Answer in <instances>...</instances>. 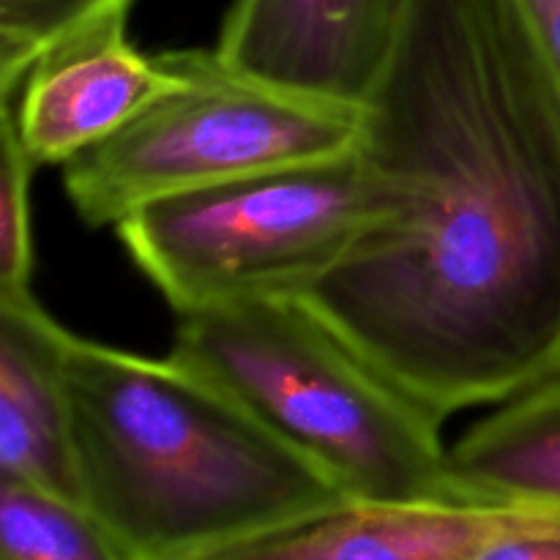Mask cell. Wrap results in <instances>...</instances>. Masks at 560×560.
Segmentation results:
<instances>
[{
    "instance_id": "7",
    "label": "cell",
    "mask_w": 560,
    "mask_h": 560,
    "mask_svg": "<svg viewBox=\"0 0 560 560\" xmlns=\"http://www.w3.org/2000/svg\"><path fill=\"white\" fill-rule=\"evenodd\" d=\"M402 0H233L219 58L257 82L361 109L386 63Z\"/></svg>"
},
{
    "instance_id": "9",
    "label": "cell",
    "mask_w": 560,
    "mask_h": 560,
    "mask_svg": "<svg viewBox=\"0 0 560 560\" xmlns=\"http://www.w3.org/2000/svg\"><path fill=\"white\" fill-rule=\"evenodd\" d=\"M63 339L33 290L0 295V479L82 503Z\"/></svg>"
},
{
    "instance_id": "3",
    "label": "cell",
    "mask_w": 560,
    "mask_h": 560,
    "mask_svg": "<svg viewBox=\"0 0 560 560\" xmlns=\"http://www.w3.org/2000/svg\"><path fill=\"white\" fill-rule=\"evenodd\" d=\"M167 355L224 388L350 501H459L441 416L301 295L184 312Z\"/></svg>"
},
{
    "instance_id": "15",
    "label": "cell",
    "mask_w": 560,
    "mask_h": 560,
    "mask_svg": "<svg viewBox=\"0 0 560 560\" xmlns=\"http://www.w3.org/2000/svg\"><path fill=\"white\" fill-rule=\"evenodd\" d=\"M514 5L560 88V0H514Z\"/></svg>"
},
{
    "instance_id": "10",
    "label": "cell",
    "mask_w": 560,
    "mask_h": 560,
    "mask_svg": "<svg viewBox=\"0 0 560 560\" xmlns=\"http://www.w3.org/2000/svg\"><path fill=\"white\" fill-rule=\"evenodd\" d=\"M459 501L560 509V370L498 402L448 446Z\"/></svg>"
},
{
    "instance_id": "14",
    "label": "cell",
    "mask_w": 560,
    "mask_h": 560,
    "mask_svg": "<svg viewBox=\"0 0 560 560\" xmlns=\"http://www.w3.org/2000/svg\"><path fill=\"white\" fill-rule=\"evenodd\" d=\"M470 560H560V509H520Z\"/></svg>"
},
{
    "instance_id": "1",
    "label": "cell",
    "mask_w": 560,
    "mask_h": 560,
    "mask_svg": "<svg viewBox=\"0 0 560 560\" xmlns=\"http://www.w3.org/2000/svg\"><path fill=\"white\" fill-rule=\"evenodd\" d=\"M377 219L301 299L441 419L560 370V88L514 0H402L361 107Z\"/></svg>"
},
{
    "instance_id": "11",
    "label": "cell",
    "mask_w": 560,
    "mask_h": 560,
    "mask_svg": "<svg viewBox=\"0 0 560 560\" xmlns=\"http://www.w3.org/2000/svg\"><path fill=\"white\" fill-rule=\"evenodd\" d=\"M0 560H140L82 503L0 479Z\"/></svg>"
},
{
    "instance_id": "12",
    "label": "cell",
    "mask_w": 560,
    "mask_h": 560,
    "mask_svg": "<svg viewBox=\"0 0 560 560\" xmlns=\"http://www.w3.org/2000/svg\"><path fill=\"white\" fill-rule=\"evenodd\" d=\"M135 0H0V96H14L47 49Z\"/></svg>"
},
{
    "instance_id": "5",
    "label": "cell",
    "mask_w": 560,
    "mask_h": 560,
    "mask_svg": "<svg viewBox=\"0 0 560 560\" xmlns=\"http://www.w3.org/2000/svg\"><path fill=\"white\" fill-rule=\"evenodd\" d=\"M180 80L63 164V189L91 228L145 202L284 164L350 153L361 109L312 102L230 69L217 49H173Z\"/></svg>"
},
{
    "instance_id": "2",
    "label": "cell",
    "mask_w": 560,
    "mask_h": 560,
    "mask_svg": "<svg viewBox=\"0 0 560 560\" xmlns=\"http://www.w3.org/2000/svg\"><path fill=\"white\" fill-rule=\"evenodd\" d=\"M82 503L140 560H184L345 501L224 388L66 331Z\"/></svg>"
},
{
    "instance_id": "4",
    "label": "cell",
    "mask_w": 560,
    "mask_h": 560,
    "mask_svg": "<svg viewBox=\"0 0 560 560\" xmlns=\"http://www.w3.org/2000/svg\"><path fill=\"white\" fill-rule=\"evenodd\" d=\"M377 219L355 148L145 202L115 224L135 266L178 315L304 295Z\"/></svg>"
},
{
    "instance_id": "8",
    "label": "cell",
    "mask_w": 560,
    "mask_h": 560,
    "mask_svg": "<svg viewBox=\"0 0 560 560\" xmlns=\"http://www.w3.org/2000/svg\"><path fill=\"white\" fill-rule=\"evenodd\" d=\"M517 512L470 501L345 498L184 560H470Z\"/></svg>"
},
{
    "instance_id": "13",
    "label": "cell",
    "mask_w": 560,
    "mask_h": 560,
    "mask_svg": "<svg viewBox=\"0 0 560 560\" xmlns=\"http://www.w3.org/2000/svg\"><path fill=\"white\" fill-rule=\"evenodd\" d=\"M36 170L22 148L11 109L0 104V295L31 290V180Z\"/></svg>"
},
{
    "instance_id": "6",
    "label": "cell",
    "mask_w": 560,
    "mask_h": 560,
    "mask_svg": "<svg viewBox=\"0 0 560 560\" xmlns=\"http://www.w3.org/2000/svg\"><path fill=\"white\" fill-rule=\"evenodd\" d=\"M129 11L71 33L36 60L14 96H0L36 167H63L178 85L170 52L145 55L129 42Z\"/></svg>"
}]
</instances>
